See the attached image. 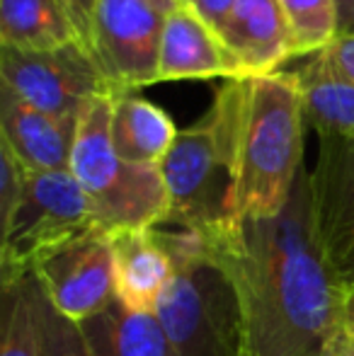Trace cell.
<instances>
[{
	"instance_id": "6da1fadb",
	"label": "cell",
	"mask_w": 354,
	"mask_h": 356,
	"mask_svg": "<svg viewBox=\"0 0 354 356\" xmlns=\"http://www.w3.org/2000/svg\"><path fill=\"white\" fill-rule=\"evenodd\" d=\"M207 245L238 296L246 356H330L345 284L316 233L311 170L277 216L226 223Z\"/></svg>"
},
{
	"instance_id": "7a4b0ae2",
	"label": "cell",
	"mask_w": 354,
	"mask_h": 356,
	"mask_svg": "<svg viewBox=\"0 0 354 356\" xmlns=\"http://www.w3.org/2000/svg\"><path fill=\"white\" fill-rule=\"evenodd\" d=\"M231 165V223L272 218L287 207L303 165L306 112L291 71L231 78L214 99Z\"/></svg>"
},
{
	"instance_id": "3957f363",
	"label": "cell",
	"mask_w": 354,
	"mask_h": 356,
	"mask_svg": "<svg viewBox=\"0 0 354 356\" xmlns=\"http://www.w3.org/2000/svg\"><path fill=\"white\" fill-rule=\"evenodd\" d=\"M153 233L175 267L156 308L170 356H246L238 296L209 257L207 235L172 225H158Z\"/></svg>"
},
{
	"instance_id": "277c9868",
	"label": "cell",
	"mask_w": 354,
	"mask_h": 356,
	"mask_svg": "<svg viewBox=\"0 0 354 356\" xmlns=\"http://www.w3.org/2000/svg\"><path fill=\"white\" fill-rule=\"evenodd\" d=\"M112 97L92 99L81 114L71 172L86 192L99 230L112 235L158 228L170 209L166 179L156 165H134L117 155L109 136Z\"/></svg>"
},
{
	"instance_id": "5b68a950",
	"label": "cell",
	"mask_w": 354,
	"mask_h": 356,
	"mask_svg": "<svg viewBox=\"0 0 354 356\" xmlns=\"http://www.w3.org/2000/svg\"><path fill=\"white\" fill-rule=\"evenodd\" d=\"M170 209L163 225L209 235L231 223V165L223 114L216 104L182 129L161 163Z\"/></svg>"
},
{
	"instance_id": "8992f818",
	"label": "cell",
	"mask_w": 354,
	"mask_h": 356,
	"mask_svg": "<svg viewBox=\"0 0 354 356\" xmlns=\"http://www.w3.org/2000/svg\"><path fill=\"white\" fill-rule=\"evenodd\" d=\"M95 228L90 202L71 170L27 172L22 199L0 228L3 286L29 277L42 257Z\"/></svg>"
},
{
	"instance_id": "52a82bcc",
	"label": "cell",
	"mask_w": 354,
	"mask_h": 356,
	"mask_svg": "<svg viewBox=\"0 0 354 356\" xmlns=\"http://www.w3.org/2000/svg\"><path fill=\"white\" fill-rule=\"evenodd\" d=\"M0 80L19 99L58 119H81L102 95H114L83 42L47 51L0 49Z\"/></svg>"
},
{
	"instance_id": "ba28073f",
	"label": "cell",
	"mask_w": 354,
	"mask_h": 356,
	"mask_svg": "<svg viewBox=\"0 0 354 356\" xmlns=\"http://www.w3.org/2000/svg\"><path fill=\"white\" fill-rule=\"evenodd\" d=\"M166 17L151 0H97L90 51L114 95L158 83Z\"/></svg>"
},
{
	"instance_id": "9c48e42d",
	"label": "cell",
	"mask_w": 354,
	"mask_h": 356,
	"mask_svg": "<svg viewBox=\"0 0 354 356\" xmlns=\"http://www.w3.org/2000/svg\"><path fill=\"white\" fill-rule=\"evenodd\" d=\"M32 274L49 303L76 325L117 300L112 238L99 228L49 252Z\"/></svg>"
},
{
	"instance_id": "30bf717a",
	"label": "cell",
	"mask_w": 354,
	"mask_h": 356,
	"mask_svg": "<svg viewBox=\"0 0 354 356\" xmlns=\"http://www.w3.org/2000/svg\"><path fill=\"white\" fill-rule=\"evenodd\" d=\"M318 160L311 170L313 223L332 267L354 248V138L318 136Z\"/></svg>"
},
{
	"instance_id": "8fae6325",
	"label": "cell",
	"mask_w": 354,
	"mask_h": 356,
	"mask_svg": "<svg viewBox=\"0 0 354 356\" xmlns=\"http://www.w3.org/2000/svg\"><path fill=\"white\" fill-rule=\"evenodd\" d=\"M218 39L231 56L236 78L282 71L293 56V42L279 0H236Z\"/></svg>"
},
{
	"instance_id": "7c38bea8",
	"label": "cell",
	"mask_w": 354,
	"mask_h": 356,
	"mask_svg": "<svg viewBox=\"0 0 354 356\" xmlns=\"http://www.w3.org/2000/svg\"><path fill=\"white\" fill-rule=\"evenodd\" d=\"M81 119H58L19 99L3 85L0 143L13 150L27 172L71 170L73 143Z\"/></svg>"
},
{
	"instance_id": "4fadbf2b",
	"label": "cell",
	"mask_w": 354,
	"mask_h": 356,
	"mask_svg": "<svg viewBox=\"0 0 354 356\" xmlns=\"http://www.w3.org/2000/svg\"><path fill=\"white\" fill-rule=\"evenodd\" d=\"M209 78H236L231 56L197 8L179 3L172 13H168L163 27L158 83Z\"/></svg>"
},
{
	"instance_id": "5bb4252c",
	"label": "cell",
	"mask_w": 354,
	"mask_h": 356,
	"mask_svg": "<svg viewBox=\"0 0 354 356\" xmlns=\"http://www.w3.org/2000/svg\"><path fill=\"white\" fill-rule=\"evenodd\" d=\"M114 291L117 300L136 313H156L163 293L175 277L170 254L151 230L112 233Z\"/></svg>"
},
{
	"instance_id": "9a60e30c",
	"label": "cell",
	"mask_w": 354,
	"mask_h": 356,
	"mask_svg": "<svg viewBox=\"0 0 354 356\" xmlns=\"http://www.w3.org/2000/svg\"><path fill=\"white\" fill-rule=\"evenodd\" d=\"M179 129L158 104L134 92L114 95L109 136L117 155L134 165H156L166 160Z\"/></svg>"
},
{
	"instance_id": "2e32d148",
	"label": "cell",
	"mask_w": 354,
	"mask_h": 356,
	"mask_svg": "<svg viewBox=\"0 0 354 356\" xmlns=\"http://www.w3.org/2000/svg\"><path fill=\"white\" fill-rule=\"evenodd\" d=\"M303 97L306 124L318 136L354 138V80L330 66L323 51L291 68Z\"/></svg>"
},
{
	"instance_id": "e0dca14e",
	"label": "cell",
	"mask_w": 354,
	"mask_h": 356,
	"mask_svg": "<svg viewBox=\"0 0 354 356\" xmlns=\"http://www.w3.org/2000/svg\"><path fill=\"white\" fill-rule=\"evenodd\" d=\"M83 42L63 0H0V49L47 51Z\"/></svg>"
},
{
	"instance_id": "ac0fdd59",
	"label": "cell",
	"mask_w": 354,
	"mask_h": 356,
	"mask_svg": "<svg viewBox=\"0 0 354 356\" xmlns=\"http://www.w3.org/2000/svg\"><path fill=\"white\" fill-rule=\"evenodd\" d=\"M92 356H170L156 313H136L112 300L102 313L78 323Z\"/></svg>"
},
{
	"instance_id": "d6986e66",
	"label": "cell",
	"mask_w": 354,
	"mask_h": 356,
	"mask_svg": "<svg viewBox=\"0 0 354 356\" xmlns=\"http://www.w3.org/2000/svg\"><path fill=\"white\" fill-rule=\"evenodd\" d=\"M3 344L0 356H44L39 284L34 274L3 286Z\"/></svg>"
},
{
	"instance_id": "ffe728a7",
	"label": "cell",
	"mask_w": 354,
	"mask_h": 356,
	"mask_svg": "<svg viewBox=\"0 0 354 356\" xmlns=\"http://www.w3.org/2000/svg\"><path fill=\"white\" fill-rule=\"evenodd\" d=\"M293 42V56H313L337 37V0H279Z\"/></svg>"
},
{
	"instance_id": "44dd1931",
	"label": "cell",
	"mask_w": 354,
	"mask_h": 356,
	"mask_svg": "<svg viewBox=\"0 0 354 356\" xmlns=\"http://www.w3.org/2000/svg\"><path fill=\"white\" fill-rule=\"evenodd\" d=\"M39 318H42L44 356H92L81 327H78L73 320L63 318V315L49 303L42 286H39Z\"/></svg>"
},
{
	"instance_id": "7402d4cb",
	"label": "cell",
	"mask_w": 354,
	"mask_h": 356,
	"mask_svg": "<svg viewBox=\"0 0 354 356\" xmlns=\"http://www.w3.org/2000/svg\"><path fill=\"white\" fill-rule=\"evenodd\" d=\"M27 184V170L22 168L13 150L0 143V228L13 218Z\"/></svg>"
},
{
	"instance_id": "603a6c76",
	"label": "cell",
	"mask_w": 354,
	"mask_h": 356,
	"mask_svg": "<svg viewBox=\"0 0 354 356\" xmlns=\"http://www.w3.org/2000/svg\"><path fill=\"white\" fill-rule=\"evenodd\" d=\"M323 56L330 61L335 71L354 80V34H337L330 42V47L323 49Z\"/></svg>"
},
{
	"instance_id": "cb8c5ba5",
	"label": "cell",
	"mask_w": 354,
	"mask_h": 356,
	"mask_svg": "<svg viewBox=\"0 0 354 356\" xmlns=\"http://www.w3.org/2000/svg\"><path fill=\"white\" fill-rule=\"evenodd\" d=\"M71 10L73 19L78 24V32L81 39L88 49H92V22H95V8H97V0H63Z\"/></svg>"
},
{
	"instance_id": "d4e9b609",
	"label": "cell",
	"mask_w": 354,
	"mask_h": 356,
	"mask_svg": "<svg viewBox=\"0 0 354 356\" xmlns=\"http://www.w3.org/2000/svg\"><path fill=\"white\" fill-rule=\"evenodd\" d=\"M233 3H236V0H194V8H197V13L204 17V22L211 24L214 32L218 34L226 15L231 13Z\"/></svg>"
},
{
	"instance_id": "484cf974",
	"label": "cell",
	"mask_w": 354,
	"mask_h": 356,
	"mask_svg": "<svg viewBox=\"0 0 354 356\" xmlns=\"http://www.w3.org/2000/svg\"><path fill=\"white\" fill-rule=\"evenodd\" d=\"M342 332L354 339V284H345L342 291Z\"/></svg>"
},
{
	"instance_id": "4316f807",
	"label": "cell",
	"mask_w": 354,
	"mask_h": 356,
	"mask_svg": "<svg viewBox=\"0 0 354 356\" xmlns=\"http://www.w3.org/2000/svg\"><path fill=\"white\" fill-rule=\"evenodd\" d=\"M337 34H354V0H350L337 15Z\"/></svg>"
},
{
	"instance_id": "83f0119b",
	"label": "cell",
	"mask_w": 354,
	"mask_h": 356,
	"mask_svg": "<svg viewBox=\"0 0 354 356\" xmlns=\"http://www.w3.org/2000/svg\"><path fill=\"white\" fill-rule=\"evenodd\" d=\"M337 277L342 284H354V248L347 252V257L337 264Z\"/></svg>"
},
{
	"instance_id": "f1b7e54d",
	"label": "cell",
	"mask_w": 354,
	"mask_h": 356,
	"mask_svg": "<svg viewBox=\"0 0 354 356\" xmlns=\"http://www.w3.org/2000/svg\"><path fill=\"white\" fill-rule=\"evenodd\" d=\"M330 356H354V339L347 337L345 332H340V337H337L335 347H332Z\"/></svg>"
},
{
	"instance_id": "f546056e",
	"label": "cell",
	"mask_w": 354,
	"mask_h": 356,
	"mask_svg": "<svg viewBox=\"0 0 354 356\" xmlns=\"http://www.w3.org/2000/svg\"><path fill=\"white\" fill-rule=\"evenodd\" d=\"M151 3H156L158 8L163 10V13H172V10H175L177 5L182 3V0H151Z\"/></svg>"
},
{
	"instance_id": "4dcf8cb0",
	"label": "cell",
	"mask_w": 354,
	"mask_h": 356,
	"mask_svg": "<svg viewBox=\"0 0 354 356\" xmlns=\"http://www.w3.org/2000/svg\"><path fill=\"white\" fill-rule=\"evenodd\" d=\"M347 3H350V0H337V15H340V10L345 8Z\"/></svg>"
},
{
	"instance_id": "1f68e13d",
	"label": "cell",
	"mask_w": 354,
	"mask_h": 356,
	"mask_svg": "<svg viewBox=\"0 0 354 356\" xmlns=\"http://www.w3.org/2000/svg\"><path fill=\"white\" fill-rule=\"evenodd\" d=\"M182 3H189V5H194V0H182Z\"/></svg>"
}]
</instances>
